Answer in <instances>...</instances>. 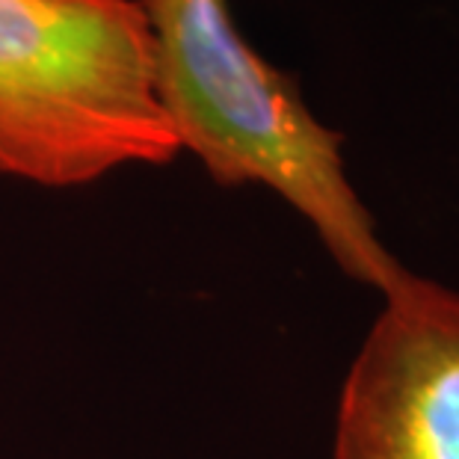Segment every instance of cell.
Instances as JSON below:
<instances>
[{
	"label": "cell",
	"instance_id": "3",
	"mask_svg": "<svg viewBox=\"0 0 459 459\" xmlns=\"http://www.w3.org/2000/svg\"><path fill=\"white\" fill-rule=\"evenodd\" d=\"M332 459H459V294L406 273L341 392Z\"/></svg>",
	"mask_w": 459,
	"mask_h": 459
},
{
	"label": "cell",
	"instance_id": "2",
	"mask_svg": "<svg viewBox=\"0 0 459 459\" xmlns=\"http://www.w3.org/2000/svg\"><path fill=\"white\" fill-rule=\"evenodd\" d=\"M178 154L140 0H0V175L72 190Z\"/></svg>",
	"mask_w": 459,
	"mask_h": 459
},
{
	"label": "cell",
	"instance_id": "1",
	"mask_svg": "<svg viewBox=\"0 0 459 459\" xmlns=\"http://www.w3.org/2000/svg\"><path fill=\"white\" fill-rule=\"evenodd\" d=\"M154 86L181 152L222 187L258 184L285 199L347 276L379 294L406 267L379 240L347 178L341 134L311 113L299 83L247 42L229 0H140Z\"/></svg>",
	"mask_w": 459,
	"mask_h": 459
}]
</instances>
